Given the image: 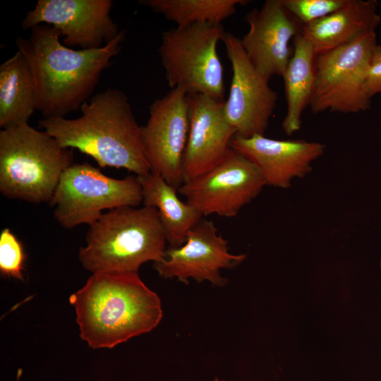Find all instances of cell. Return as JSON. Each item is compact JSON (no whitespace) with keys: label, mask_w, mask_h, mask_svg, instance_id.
<instances>
[{"label":"cell","mask_w":381,"mask_h":381,"mask_svg":"<svg viewBox=\"0 0 381 381\" xmlns=\"http://www.w3.org/2000/svg\"><path fill=\"white\" fill-rule=\"evenodd\" d=\"M189 123L188 95L183 87H176L152 103L147 122L142 126L150 172L177 190L184 181L183 162Z\"/></svg>","instance_id":"obj_10"},{"label":"cell","mask_w":381,"mask_h":381,"mask_svg":"<svg viewBox=\"0 0 381 381\" xmlns=\"http://www.w3.org/2000/svg\"><path fill=\"white\" fill-rule=\"evenodd\" d=\"M222 24L198 23L162 33L158 52L165 78L172 89L223 100L224 68L217 44L225 34Z\"/></svg>","instance_id":"obj_6"},{"label":"cell","mask_w":381,"mask_h":381,"mask_svg":"<svg viewBox=\"0 0 381 381\" xmlns=\"http://www.w3.org/2000/svg\"><path fill=\"white\" fill-rule=\"evenodd\" d=\"M70 303L81 339L93 349H111L149 332L162 318L159 297L138 272L94 273Z\"/></svg>","instance_id":"obj_3"},{"label":"cell","mask_w":381,"mask_h":381,"mask_svg":"<svg viewBox=\"0 0 381 381\" xmlns=\"http://www.w3.org/2000/svg\"><path fill=\"white\" fill-rule=\"evenodd\" d=\"M59 31L47 25L31 29L28 38L16 40L34 80L36 110L46 117L78 110L95 90L101 73L121 50L124 30L97 49H73L63 44Z\"/></svg>","instance_id":"obj_1"},{"label":"cell","mask_w":381,"mask_h":381,"mask_svg":"<svg viewBox=\"0 0 381 381\" xmlns=\"http://www.w3.org/2000/svg\"><path fill=\"white\" fill-rule=\"evenodd\" d=\"M212 381H233V380H226L220 379L218 377H214Z\"/></svg>","instance_id":"obj_25"},{"label":"cell","mask_w":381,"mask_h":381,"mask_svg":"<svg viewBox=\"0 0 381 381\" xmlns=\"http://www.w3.org/2000/svg\"><path fill=\"white\" fill-rule=\"evenodd\" d=\"M222 41L232 68L230 91L224 101L226 117L236 135L248 138L264 135L277 104V93L250 61L241 39L226 32Z\"/></svg>","instance_id":"obj_11"},{"label":"cell","mask_w":381,"mask_h":381,"mask_svg":"<svg viewBox=\"0 0 381 381\" xmlns=\"http://www.w3.org/2000/svg\"><path fill=\"white\" fill-rule=\"evenodd\" d=\"M111 0H39L22 22L24 30L47 24L56 28L67 47L97 49L120 30L110 17Z\"/></svg>","instance_id":"obj_12"},{"label":"cell","mask_w":381,"mask_h":381,"mask_svg":"<svg viewBox=\"0 0 381 381\" xmlns=\"http://www.w3.org/2000/svg\"><path fill=\"white\" fill-rule=\"evenodd\" d=\"M294 49L282 76L287 104L282 128L288 135L301 128L302 114L313 92L315 57L311 44L300 34L294 37Z\"/></svg>","instance_id":"obj_19"},{"label":"cell","mask_w":381,"mask_h":381,"mask_svg":"<svg viewBox=\"0 0 381 381\" xmlns=\"http://www.w3.org/2000/svg\"><path fill=\"white\" fill-rule=\"evenodd\" d=\"M265 185L257 167L232 149L213 169L183 182L178 192L202 216L233 217Z\"/></svg>","instance_id":"obj_9"},{"label":"cell","mask_w":381,"mask_h":381,"mask_svg":"<svg viewBox=\"0 0 381 381\" xmlns=\"http://www.w3.org/2000/svg\"><path fill=\"white\" fill-rule=\"evenodd\" d=\"M346 0H281L284 7L302 25L339 9Z\"/></svg>","instance_id":"obj_23"},{"label":"cell","mask_w":381,"mask_h":381,"mask_svg":"<svg viewBox=\"0 0 381 381\" xmlns=\"http://www.w3.org/2000/svg\"><path fill=\"white\" fill-rule=\"evenodd\" d=\"M35 110L32 74L26 59L18 51L0 66V127L28 123Z\"/></svg>","instance_id":"obj_20"},{"label":"cell","mask_w":381,"mask_h":381,"mask_svg":"<svg viewBox=\"0 0 381 381\" xmlns=\"http://www.w3.org/2000/svg\"><path fill=\"white\" fill-rule=\"evenodd\" d=\"M231 148L258 169L266 185L286 188L296 177H303L312 162L324 152L325 145L303 140H276L256 135L245 138L235 135Z\"/></svg>","instance_id":"obj_16"},{"label":"cell","mask_w":381,"mask_h":381,"mask_svg":"<svg viewBox=\"0 0 381 381\" xmlns=\"http://www.w3.org/2000/svg\"><path fill=\"white\" fill-rule=\"evenodd\" d=\"M246 257L230 253L228 241L218 234L214 222L202 219L188 231L181 246L167 248L163 260L155 263V268L161 277L176 278L185 284L192 278L222 286L227 280L220 270L235 267Z\"/></svg>","instance_id":"obj_13"},{"label":"cell","mask_w":381,"mask_h":381,"mask_svg":"<svg viewBox=\"0 0 381 381\" xmlns=\"http://www.w3.org/2000/svg\"><path fill=\"white\" fill-rule=\"evenodd\" d=\"M80 109L81 116L76 119L46 117L39 125L62 147L78 149L100 167L125 169L136 176L150 172L142 126L122 91L107 88L85 102Z\"/></svg>","instance_id":"obj_2"},{"label":"cell","mask_w":381,"mask_h":381,"mask_svg":"<svg viewBox=\"0 0 381 381\" xmlns=\"http://www.w3.org/2000/svg\"><path fill=\"white\" fill-rule=\"evenodd\" d=\"M190 123L185 149L184 181L202 174L220 163L232 150L236 131L224 113V101L202 94L188 95Z\"/></svg>","instance_id":"obj_15"},{"label":"cell","mask_w":381,"mask_h":381,"mask_svg":"<svg viewBox=\"0 0 381 381\" xmlns=\"http://www.w3.org/2000/svg\"><path fill=\"white\" fill-rule=\"evenodd\" d=\"M379 265H380V269H381V260H380V264H379Z\"/></svg>","instance_id":"obj_26"},{"label":"cell","mask_w":381,"mask_h":381,"mask_svg":"<svg viewBox=\"0 0 381 381\" xmlns=\"http://www.w3.org/2000/svg\"><path fill=\"white\" fill-rule=\"evenodd\" d=\"M25 255L20 241L9 229L0 234V272L4 276L23 279Z\"/></svg>","instance_id":"obj_22"},{"label":"cell","mask_w":381,"mask_h":381,"mask_svg":"<svg viewBox=\"0 0 381 381\" xmlns=\"http://www.w3.org/2000/svg\"><path fill=\"white\" fill-rule=\"evenodd\" d=\"M247 0H142L139 3L160 13L176 27L198 23H215L232 16Z\"/></svg>","instance_id":"obj_21"},{"label":"cell","mask_w":381,"mask_h":381,"mask_svg":"<svg viewBox=\"0 0 381 381\" xmlns=\"http://www.w3.org/2000/svg\"><path fill=\"white\" fill-rule=\"evenodd\" d=\"M375 32L344 46L316 55L315 81L309 106L314 114L367 111L371 98L365 81Z\"/></svg>","instance_id":"obj_8"},{"label":"cell","mask_w":381,"mask_h":381,"mask_svg":"<svg viewBox=\"0 0 381 381\" xmlns=\"http://www.w3.org/2000/svg\"><path fill=\"white\" fill-rule=\"evenodd\" d=\"M167 238L157 210L121 207L109 210L90 225L79 260L86 270L98 272H138L147 261L164 257Z\"/></svg>","instance_id":"obj_4"},{"label":"cell","mask_w":381,"mask_h":381,"mask_svg":"<svg viewBox=\"0 0 381 381\" xmlns=\"http://www.w3.org/2000/svg\"><path fill=\"white\" fill-rule=\"evenodd\" d=\"M365 87L370 98L381 93V45L377 44L371 52L366 75Z\"/></svg>","instance_id":"obj_24"},{"label":"cell","mask_w":381,"mask_h":381,"mask_svg":"<svg viewBox=\"0 0 381 381\" xmlns=\"http://www.w3.org/2000/svg\"><path fill=\"white\" fill-rule=\"evenodd\" d=\"M137 177L142 188L143 203L157 210L169 247L181 246L188 231L203 216L181 200L178 190L159 175L150 172Z\"/></svg>","instance_id":"obj_18"},{"label":"cell","mask_w":381,"mask_h":381,"mask_svg":"<svg viewBox=\"0 0 381 381\" xmlns=\"http://www.w3.org/2000/svg\"><path fill=\"white\" fill-rule=\"evenodd\" d=\"M375 0H346L336 11L302 26V35L315 55L374 32L381 21Z\"/></svg>","instance_id":"obj_17"},{"label":"cell","mask_w":381,"mask_h":381,"mask_svg":"<svg viewBox=\"0 0 381 381\" xmlns=\"http://www.w3.org/2000/svg\"><path fill=\"white\" fill-rule=\"evenodd\" d=\"M248 32L241 45L256 70L270 80L282 77L292 52L289 42L301 34L302 25L284 7L281 0H267L245 18Z\"/></svg>","instance_id":"obj_14"},{"label":"cell","mask_w":381,"mask_h":381,"mask_svg":"<svg viewBox=\"0 0 381 381\" xmlns=\"http://www.w3.org/2000/svg\"><path fill=\"white\" fill-rule=\"evenodd\" d=\"M143 202L137 176L117 179L89 164H75L62 174L49 202L54 216L64 228L96 222L104 210L138 207Z\"/></svg>","instance_id":"obj_7"},{"label":"cell","mask_w":381,"mask_h":381,"mask_svg":"<svg viewBox=\"0 0 381 381\" xmlns=\"http://www.w3.org/2000/svg\"><path fill=\"white\" fill-rule=\"evenodd\" d=\"M73 149L62 147L28 123L0 131V191L11 199L49 202L64 171L73 164Z\"/></svg>","instance_id":"obj_5"}]
</instances>
